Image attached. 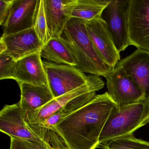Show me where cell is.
<instances>
[{
    "label": "cell",
    "mask_w": 149,
    "mask_h": 149,
    "mask_svg": "<svg viewBox=\"0 0 149 149\" xmlns=\"http://www.w3.org/2000/svg\"><path fill=\"white\" fill-rule=\"evenodd\" d=\"M101 146L104 149H149V142L137 139L132 134L111 140Z\"/></svg>",
    "instance_id": "20"
},
{
    "label": "cell",
    "mask_w": 149,
    "mask_h": 149,
    "mask_svg": "<svg viewBox=\"0 0 149 149\" xmlns=\"http://www.w3.org/2000/svg\"><path fill=\"white\" fill-rule=\"evenodd\" d=\"M11 138L10 149H49L50 147L36 142Z\"/></svg>",
    "instance_id": "23"
},
{
    "label": "cell",
    "mask_w": 149,
    "mask_h": 149,
    "mask_svg": "<svg viewBox=\"0 0 149 149\" xmlns=\"http://www.w3.org/2000/svg\"><path fill=\"white\" fill-rule=\"evenodd\" d=\"M42 62L49 87L54 98L81 87L88 80V76L74 66Z\"/></svg>",
    "instance_id": "5"
},
{
    "label": "cell",
    "mask_w": 149,
    "mask_h": 149,
    "mask_svg": "<svg viewBox=\"0 0 149 149\" xmlns=\"http://www.w3.org/2000/svg\"><path fill=\"white\" fill-rule=\"evenodd\" d=\"M104 82L98 76H88L87 82L81 87L54 98L52 101L26 115V121L31 123L42 122L58 112L74 98L92 91H97L104 87Z\"/></svg>",
    "instance_id": "7"
},
{
    "label": "cell",
    "mask_w": 149,
    "mask_h": 149,
    "mask_svg": "<svg viewBox=\"0 0 149 149\" xmlns=\"http://www.w3.org/2000/svg\"><path fill=\"white\" fill-rule=\"evenodd\" d=\"M47 20V41L53 38L61 37L77 0H43Z\"/></svg>",
    "instance_id": "11"
},
{
    "label": "cell",
    "mask_w": 149,
    "mask_h": 149,
    "mask_svg": "<svg viewBox=\"0 0 149 149\" xmlns=\"http://www.w3.org/2000/svg\"><path fill=\"white\" fill-rule=\"evenodd\" d=\"M49 149H52V148H49Z\"/></svg>",
    "instance_id": "26"
},
{
    "label": "cell",
    "mask_w": 149,
    "mask_h": 149,
    "mask_svg": "<svg viewBox=\"0 0 149 149\" xmlns=\"http://www.w3.org/2000/svg\"><path fill=\"white\" fill-rule=\"evenodd\" d=\"M7 48L5 42L3 41L2 38L0 40V54L4 53L6 50Z\"/></svg>",
    "instance_id": "25"
},
{
    "label": "cell",
    "mask_w": 149,
    "mask_h": 149,
    "mask_svg": "<svg viewBox=\"0 0 149 149\" xmlns=\"http://www.w3.org/2000/svg\"><path fill=\"white\" fill-rule=\"evenodd\" d=\"M42 61L41 52L35 53L17 61L14 80L17 83L49 87Z\"/></svg>",
    "instance_id": "15"
},
{
    "label": "cell",
    "mask_w": 149,
    "mask_h": 149,
    "mask_svg": "<svg viewBox=\"0 0 149 149\" xmlns=\"http://www.w3.org/2000/svg\"><path fill=\"white\" fill-rule=\"evenodd\" d=\"M40 0H13L2 36L33 28Z\"/></svg>",
    "instance_id": "10"
},
{
    "label": "cell",
    "mask_w": 149,
    "mask_h": 149,
    "mask_svg": "<svg viewBox=\"0 0 149 149\" xmlns=\"http://www.w3.org/2000/svg\"><path fill=\"white\" fill-rule=\"evenodd\" d=\"M41 56L49 62L57 64L77 65L74 56L66 41L62 37L53 38L44 44Z\"/></svg>",
    "instance_id": "18"
},
{
    "label": "cell",
    "mask_w": 149,
    "mask_h": 149,
    "mask_svg": "<svg viewBox=\"0 0 149 149\" xmlns=\"http://www.w3.org/2000/svg\"><path fill=\"white\" fill-rule=\"evenodd\" d=\"M130 0H110L101 15L119 53L130 46L129 10Z\"/></svg>",
    "instance_id": "4"
},
{
    "label": "cell",
    "mask_w": 149,
    "mask_h": 149,
    "mask_svg": "<svg viewBox=\"0 0 149 149\" xmlns=\"http://www.w3.org/2000/svg\"><path fill=\"white\" fill-rule=\"evenodd\" d=\"M13 0L0 1V25L4 26L10 13Z\"/></svg>",
    "instance_id": "24"
},
{
    "label": "cell",
    "mask_w": 149,
    "mask_h": 149,
    "mask_svg": "<svg viewBox=\"0 0 149 149\" xmlns=\"http://www.w3.org/2000/svg\"><path fill=\"white\" fill-rule=\"evenodd\" d=\"M149 123V100L120 106L105 123L99 137V145L132 135Z\"/></svg>",
    "instance_id": "3"
},
{
    "label": "cell",
    "mask_w": 149,
    "mask_h": 149,
    "mask_svg": "<svg viewBox=\"0 0 149 149\" xmlns=\"http://www.w3.org/2000/svg\"><path fill=\"white\" fill-rule=\"evenodd\" d=\"M119 108L108 92L60 120L54 126L69 149H95L109 118Z\"/></svg>",
    "instance_id": "1"
},
{
    "label": "cell",
    "mask_w": 149,
    "mask_h": 149,
    "mask_svg": "<svg viewBox=\"0 0 149 149\" xmlns=\"http://www.w3.org/2000/svg\"><path fill=\"white\" fill-rule=\"evenodd\" d=\"M33 28L37 36L42 42L44 44H46L47 41V27L44 12L43 0H40V6L36 17Z\"/></svg>",
    "instance_id": "21"
},
{
    "label": "cell",
    "mask_w": 149,
    "mask_h": 149,
    "mask_svg": "<svg viewBox=\"0 0 149 149\" xmlns=\"http://www.w3.org/2000/svg\"><path fill=\"white\" fill-rule=\"evenodd\" d=\"M6 46V54L17 61L35 53L41 52L44 44L34 28L11 35L1 36Z\"/></svg>",
    "instance_id": "13"
},
{
    "label": "cell",
    "mask_w": 149,
    "mask_h": 149,
    "mask_svg": "<svg viewBox=\"0 0 149 149\" xmlns=\"http://www.w3.org/2000/svg\"><path fill=\"white\" fill-rule=\"evenodd\" d=\"M110 0H77L72 18L86 21L101 18L104 9Z\"/></svg>",
    "instance_id": "19"
},
{
    "label": "cell",
    "mask_w": 149,
    "mask_h": 149,
    "mask_svg": "<svg viewBox=\"0 0 149 149\" xmlns=\"http://www.w3.org/2000/svg\"><path fill=\"white\" fill-rule=\"evenodd\" d=\"M104 77L108 94L118 107L145 100L140 88L123 67L116 66Z\"/></svg>",
    "instance_id": "6"
},
{
    "label": "cell",
    "mask_w": 149,
    "mask_h": 149,
    "mask_svg": "<svg viewBox=\"0 0 149 149\" xmlns=\"http://www.w3.org/2000/svg\"><path fill=\"white\" fill-rule=\"evenodd\" d=\"M16 61L6 53L0 54V80L14 79Z\"/></svg>",
    "instance_id": "22"
},
{
    "label": "cell",
    "mask_w": 149,
    "mask_h": 149,
    "mask_svg": "<svg viewBox=\"0 0 149 149\" xmlns=\"http://www.w3.org/2000/svg\"><path fill=\"white\" fill-rule=\"evenodd\" d=\"M86 29L94 47L104 61L114 68L120 60L118 52L104 22L100 18L86 21Z\"/></svg>",
    "instance_id": "12"
},
{
    "label": "cell",
    "mask_w": 149,
    "mask_h": 149,
    "mask_svg": "<svg viewBox=\"0 0 149 149\" xmlns=\"http://www.w3.org/2000/svg\"><path fill=\"white\" fill-rule=\"evenodd\" d=\"M96 92L91 91L74 98L58 112L42 122L31 123L26 121L27 125L34 134L38 132L51 130L60 120L90 102L96 95Z\"/></svg>",
    "instance_id": "17"
},
{
    "label": "cell",
    "mask_w": 149,
    "mask_h": 149,
    "mask_svg": "<svg viewBox=\"0 0 149 149\" xmlns=\"http://www.w3.org/2000/svg\"><path fill=\"white\" fill-rule=\"evenodd\" d=\"M86 21L72 18L64 29L61 37L72 51L77 65L83 73L105 77L112 68L101 57L90 40L86 26Z\"/></svg>",
    "instance_id": "2"
},
{
    "label": "cell",
    "mask_w": 149,
    "mask_h": 149,
    "mask_svg": "<svg viewBox=\"0 0 149 149\" xmlns=\"http://www.w3.org/2000/svg\"><path fill=\"white\" fill-rule=\"evenodd\" d=\"M129 34L130 45L149 52V0H130Z\"/></svg>",
    "instance_id": "8"
},
{
    "label": "cell",
    "mask_w": 149,
    "mask_h": 149,
    "mask_svg": "<svg viewBox=\"0 0 149 149\" xmlns=\"http://www.w3.org/2000/svg\"><path fill=\"white\" fill-rule=\"evenodd\" d=\"M18 84L21 91L19 103L26 114L41 108L54 98L48 86L25 83Z\"/></svg>",
    "instance_id": "16"
},
{
    "label": "cell",
    "mask_w": 149,
    "mask_h": 149,
    "mask_svg": "<svg viewBox=\"0 0 149 149\" xmlns=\"http://www.w3.org/2000/svg\"><path fill=\"white\" fill-rule=\"evenodd\" d=\"M116 66L123 68L143 91L145 100L149 101V52L137 49L120 60Z\"/></svg>",
    "instance_id": "14"
},
{
    "label": "cell",
    "mask_w": 149,
    "mask_h": 149,
    "mask_svg": "<svg viewBox=\"0 0 149 149\" xmlns=\"http://www.w3.org/2000/svg\"><path fill=\"white\" fill-rule=\"evenodd\" d=\"M26 115L19 102L5 105L0 112V131L10 137L49 146L29 128L26 122Z\"/></svg>",
    "instance_id": "9"
}]
</instances>
